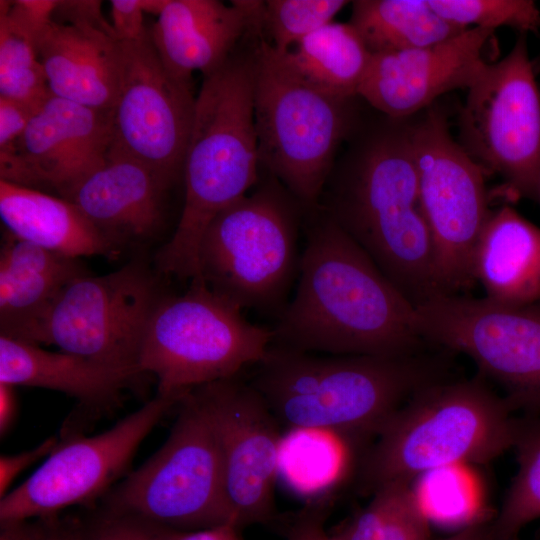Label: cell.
Wrapping results in <instances>:
<instances>
[{"label": "cell", "instance_id": "27", "mask_svg": "<svg viewBox=\"0 0 540 540\" xmlns=\"http://www.w3.org/2000/svg\"><path fill=\"white\" fill-rule=\"evenodd\" d=\"M351 3L349 23L371 54L433 45L466 30L443 19L427 0H356Z\"/></svg>", "mask_w": 540, "mask_h": 540}, {"label": "cell", "instance_id": "20", "mask_svg": "<svg viewBox=\"0 0 540 540\" xmlns=\"http://www.w3.org/2000/svg\"><path fill=\"white\" fill-rule=\"evenodd\" d=\"M263 1L166 0L150 29L167 70L192 82L218 68L259 20Z\"/></svg>", "mask_w": 540, "mask_h": 540}, {"label": "cell", "instance_id": "13", "mask_svg": "<svg viewBox=\"0 0 540 540\" xmlns=\"http://www.w3.org/2000/svg\"><path fill=\"white\" fill-rule=\"evenodd\" d=\"M182 396L157 393L102 433L67 434L28 479L0 499V524L53 517L69 507L102 500Z\"/></svg>", "mask_w": 540, "mask_h": 540}, {"label": "cell", "instance_id": "5", "mask_svg": "<svg viewBox=\"0 0 540 540\" xmlns=\"http://www.w3.org/2000/svg\"><path fill=\"white\" fill-rule=\"evenodd\" d=\"M513 409L479 380L421 388L377 433L362 463V489L373 493L437 468L497 457L514 445Z\"/></svg>", "mask_w": 540, "mask_h": 540}, {"label": "cell", "instance_id": "42", "mask_svg": "<svg viewBox=\"0 0 540 540\" xmlns=\"http://www.w3.org/2000/svg\"><path fill=\"white\" fill-rule=\"evenodd\" d=\"M241 528L234 523H224L193 531H177L174 540H244Z\"/></svg>", "mask_w": 540, "mask_h": 540}, {"label": "cell", "instance_id": "11", "mask_svg": "<svg viewBox=\"0 0 540 540\" xmlns=\"http://www.w3.org/2000/svg\"><path fill=\"white\" fill-rule=\"evenodd\" d=\"M458 143L516 195H540V90L527 34L501 60L486 62L467 89Z\"/></svg>", "mask_w": 540, "mask_h": 540}, {"label": "cell", "instance_id": "31", "mask_svg": "<svg viewBox=\"0 0 540 540\" xmlns=\"http://www.w3.org/2000/svg\"><path fill=\"white\" fill-rule=\"evenodd\" d=\"M50 95L36 42L0 18V97L41 106Z\"/></svg>", "mask_w": 540, "mask_h": 540}, {"label": "cell", "instance_id": "22", "mask_svg": "<svg viewBox=\"0 0 540 540\" xmlns=\"http://www.w3.org/2000/svg\"><path fill=\"white\" fill-rule=\"evenodd\" d=\"M52 95L110 112L117 94L120 42L88 25L52 21L37 42Z\"/></svg>", "mask_w": 540, "mask_h": 540}, {"label": "cell", "instance_id": "39", "mask_svg": "<svg viewBox=\"0 0 540 540\" xmlns=\"http://www.w3.org/2000/svg\"><path fill=\"white\" fill-rule=\"evenodd\" d=\"M59 441L50 437L29 450L0 457V499L9 491L10 485L20 473L42 458H46L56 448Z\"/></svg>", "mask_w": 540, "mask_h": 540}, {"label": "cell", "instance_id": "21", "mask_svg": "<svg viewBox=\"0 0 540 540\" xmlns=\"http://www.w3.org/2000/svg\"><path fill=\"white\" fill-rule=\"evenodd\" d=\"M89 274L81 260L5 231L0 249V336L41 345L64 290Z\"/></svg>", "mask_w": 540, "mask_h": 540}, {"label": "cell", "instance_id": "33", "mask_svg": "<svg viewBox=\"0 0 540 540\" xmlns=\"http://www.w3.org/2000/svg\"><path fill=\"white\" fill-rule=\"evenodd\" d=\"M446 21L461 28L496 30L510 27L527 34L540 28V10L533 0H427Z\"/></svg>", "mask_w": 540, "mask_h": 540}, {"label": "cell", "instance_id": "17", "mask_svg": "<svg viewBox=\"0 0 540 540\" xmlns=\"http://www.w3.org/2000/svg\"><path fill=\"white\" fill-rule=\"evenodd\" d=\"M494 32L473 27L433 45L372 54L358 97L388 117H412L443 94L470 87Z\"/></svg>", "mask_w": 540, "mask_h": 540}, {"label": "cell", "instance_id": "1", "mask_svg": "<svg viewBox=\"0 0 540 540\" xmlns=\"http://www.w3.org/2000/svg\"><path fill=\"white\" fill-rule=\"evenodd\" d=\"M292 296L275 320L273 345L332 355L399 357L423 343L415 306L369 255L317 206L303 228Z\"/></svg>", "mask_w": 540, "mask_h": 540}, {"label": "cell", "instance_id": "45", "mask_svg": "<svg viewBox=\"0 0 540 540\" xmlns=\"http://www.w3.org/2000/svg\"><path fill=\"white\" fill-rule=\"evenodd\" d=\"M0 540H30L25 522L1 525Z\"/></svg>", "mask_w": 540, "mask_h": 540}, {"label": "cell", "instance_id": "16", "mask_svg": "<svg viewBox=\"0 0 540 540\" xmlns=\"http://www.w3.org/2000/svg\"><path fill=\"white\" fill-rule=\"evenodd\" d=\"M241 375L192 389L216 435L227 504L240 528L277 517L273 492L283 440L280 423Z\"/></svg>", "mask_w": 540, "mask_h": 540}, {"label": "cell", "instance_id": "29", "mask_svg": "<svg viewBox=\"0 0 540 540\" xmlns=\"http://www.w3.org/2000/svg\"><path fill=\"white\" fill-rule=\"evenodd\" d=\"M412 488L429 523L456 531L484 520L479 481L468 465H451L417 477Z\"/></svg>", "mask_w": 540, "mask_h": 540}, {"label": "cell", "instance_id": "37", "mask_svg": "<svg viewBox=\"0 0 540 540\" xmlns=\"http://www.w3.org/2000/svg\"><path fill=\"white\" fill-rule=\"evenodd\" d=\"M40 107L0 97V153L15 149Z\"/></svg>", "mask_w": 540, "mask_h": 540}, {"label": "cell", "instance_id": "18", "mask_svg": "<svg viewBox=\"0 0 540 540\" xmlns=\"http://www.w3.org/2000/svg\"><path fill=\"white\" fill-rule=\"evenodd\" d=\"M110 112L50 95L30 120L15 150L30 188L47 186L62 198L108 159Z\"/></svg>", "mask_w": 540, "mask_h": 540}, {"label": "cell", "instance_id": "36", "mask_svg": "<svg viewBox=\"0 0 540 540\" xmlns=\"http://www.w3.org/2000/svg\"><path fill=\"white\" fill-rule=\"evenodd\" d=\"M329 500L306 503L300 510L283 515L278 527L286 540H330L325 529Z\"/></svg>", "mask_w": 540, "mask_h": 540}, {"label": "cell", "instance_id": "25", "mask_svg": "<svg viewBox=\"0 0 540 540\" xmlns=\"http://www.w3.org/2000/svg\"><path fill=\"white\" fill-rule=\"evenodd\" d=\"M0 217L18 239L72 258L120 256L76 205L0 180Z\"/></svg>", "mask_w": 540, "mask_h": 540}, {"label": "cell", "instance_id": "23", "mask_svg": "<svg viewBox=\"0 0 540 540\" xmlns=\"http://www.w3.org/2000/svg\"><path fill=\"white\" fill-rule=\"evenodd\" d=\"M141 375L0 336V383L59 391L83 407L110 408Z\"/></svg>", "mask_w": 540, "mask_h": 540}, {"label": "cell", "instance_id": "12", "mask_svg": "<svg viewBox=\"0 0 540 540\" xmlns=\"http://www.w3.org/2000/svg\"><path fill=\"white\" fill-rule=\"evenodd\" d=\"M163 277L141 254L116 271L75 279L56 303L42 344L142 376L146 329L167 293Z\"/></svg>", "mask_w": 540, "mask_h": 540}, {"label": "cell", "instance_id": "19", "mask_svg": "<svg viewBox=\"0 0 540 540\" xmlns=\"http://www.w3.org/2000/svg\"><path fill=\"white\" fill-rule=\"evenodd\" d=\"M172 186L143 163L111 152L106 162L64 199L85 215L121 255L143 251L163 237Z\"/></svg>", "mask_w": 540, "mask_h": 540}, {"label": "cell", "instance_id": "7", "mask_svg": "<svg viewBox=\"0 0 540 540\" xmlns=\"http://www.w3.org/2000/svg\"><path fill=\"white\" fill-rule=\"evenodd\" d=\"M360 100L304 82L262 34L254 78L260 166L308 209L319 205L341 147L364 116Z\"/></svg>", "mask_w": 540, "mask_h": 540}, {"label": "cell", "instance_id": "14", "mask_svg": "<svg viewBox=\"0 0 540 540\" xmlns=\"http://www.w3.org/2000/svg\"><path fill=\"white\" fill-rule=\"evenodd\" d=\"M415 316L424 341L469 356L513 408L540 411V307L437 294Z\"/></svg>", "mask_w": 540, "mask_h": 540}, {"label": "cell", "instance_id": "38", "mask_svg": "<svg viewBox=\"0 0 540 540\" xmlns=\"http://www.w3.org/2000/svg\"><path fill=\"white\" fill-rule=\"evenodd\" d=\"M110 5V24L118 42L136 41L148 32L142 0H112Z\"/></svg>", "mask_w": 540, "mask_h": 540}, {"label": "cell", "instance_id": "32", "mask_svg": "<svg viewBox=\"0 0 540 540\" xmlns=\"http://www.w3.org/2000/svg\"><path fill=\"white\" fill-rule=\"evenodd\" d=\"M346 0L263 1L261 27L266 41L283 53L319 28L333 22Z\"/></svg>", "mask_w": 540, "mask_h": 540}, {"label": "cell", "instance_id": "4", "mask_svg": "<svg viewBox=\"0 0 540 540\" xmlns=\"http://www.w3.org/2000/svg\"><path fill=\"white\" fill-rule=\"evenodd\" d=\"M248 378L280 425L346 438L375 434L439 366L414 355L302 352L271 344Z\"/></svg>", "mask_w": 540, "mask_h": 540}, {"label": "cell", "instance_id": "30", "mask_svg": "<svg viewBox=\"0 0 540 540\" xmlns=\"http://www.w3.org/2000/svg\"><path fill=\"white\" fill-rule=\"evenodd\" d=\"M513 447L518 469L492 525L494 540H514L540 518V418L518 419Z\"/></svg>", "mask_w": 540, "mask_h": 540}, {"label": "cell", "instance_id": "43", "mask_svg": "<svg viewBox=\"0 0 540 540\" xmlns=\"http://www.w3.org/2000/svg\"><path fill=\"white\" fill-rule=\"evenodd\" d=\"M15 386L0 383V436L11 430L18 415V398Z\"/></svg>", "mask_w": 540, "mask_h": 540}, {"label": "cell", "instance_id": "2", "mask_svg": "<svg viewBox=\"0 0 540 540\" xmlns=\"http://www.w3.org/2000/svg\"><path fill=\"white\" fill-rule=\"evenodd\" d=\"M410 118L364 114L339 153L318 206L416 306L439 293Z\"/></svg>", "mask_w": 540, "mask_h": 540}, {"label": "cell", "instance_id": "28", "mask_svg": "<svg viewBox=\"0 0 540 540\" xmlns=\"http://www.w3.org/2000/svg\"><path fill=\"white\" fill-rule=\"evenodd\" d=\"M429 525L409 482L395 481L374 491L368 505L329 536L330 540H429Z\"/></svg>", "mask_w": 540, "mask_h": 540}, {"label": "cell", "instance_id": "40", "mask_svg": "<svg viewBox=\"0 0 540 540\" xmlns=\"http://www.w3.org/2000/svg\"><path fill=\"white\" fill-rule=\"evenodd\" d=\"M30 540H83L81 520L60 515L25 522Z\"/></svg>", "mask_w": 540, "mask_h": 540}, {"label": "cell", "instance_id": "34", "mask_svg": "<svg viewBox=\"0 0 540 540\" xmlns=\"http://www.w3.org/2000/svg\"><path fill=\"white\" fill-rule=\"evenodd\" d=\"M83 540H174L176 530L139 515L102 507L81 521Z\"/></svg>", "mask_w": 540, "mask_h": 540}, {"label": "cell", "instance_id": "41", "mask_svg": "<svg viewBox=\"0 0 540 540\" xmlns=\"http://www.w3.org/2000/svg\"><path fill=\"white\" fill-rule=\"evenodd\" d=\"M56 15L64 20L60 23L88 25L114 35L102 14L100 1H60L53 17Z\"/></svg>", "mask_w": 540, "mask_h": 540}, {"label": "cell", "instance_id": "44", "mask_svg": "<svg viewBox=\"0 0 540 540\" xmlns=\"http://www.w3.org/2000/svg\"><path fill=\"white\" fill-rule=\"evenodd\" d=\"M446 540H494L493 528L482 520L457 530Z\"/></svg>", "mask_w": 540, "mask_h": 540}, {"label": "cell", "instance_id": "10", "mask_svg": "<svg viewBox=\"0 0 540 540\" xmlns=\"http://www.w3.org/2000/svg\"><path fill=\"white\" fill-rule=\"evenodd\" d=\"M419 201L430 233L439 294L468 286L479 234L489 214L484 171L456 141L432 104L410 118Z\"/></svg>", "mask_w": 540, "mask_h": 540}, {"label": "cell", "instance_id": "6", "mask_svg": "<svg viewBox=\"0 0 540 540\" xmlns=\"http://www.w3.org/2000/svg\"><path fill=\"white\" fill-rule=\"evenodd\" d=\"M308 210L266 173L208 225L199 247L198 278L242 311L276 320L297 282Z\"/></svg>", "mask_w": 540, "mask_h": 540}, {"label": "cell", "instance_id": "35", "mask_svg": "<svg viewBox=\"0 0 540 540\" xmlns=\"http://www.w3.org/2000/svg\"><path fill=\"white\" fill-rule=\"evenodd\" d=\"M60 1L17 0L0 2V18L37 42L53 21V15Z\"/></svg>", "mask_w": 540, "mask_h": 540}, {"label": "cell", "instance_id": "3", "mask_svg": "<svg viewBox=\"0 0 540 540\" xmlns=\"http://www.w3.org/2000/svg\"><path fill=\"white\" fill-rule=\"evenodd\" d=\"M261 37L260 28H251L225 62L203 75L183 165L180 217L153 258L165 277L199 276V247L208 225L260 179L254 78Z\"/></svg>", "mask_w": 540, "mask_h": 540}, {"label": "cell", "instance_id": "24", "mask_svg": "<svg viewBox=\"0 0 540 540\" xmlns=\"http://www.w3.org/2000/svg\"><path fill=\"white\" fill-rule=\"evenodd\" d=\"M487 299L507 306L540 299V227L510 206L490 210L472 260Z\"/></svg>", "mask_w": 540, "mask_h": 540}, {"label": "cell", "instance_id": "9", "mask_svg": "<svg viewBox=\"0 0 540 540\" xmlns=\"http://www.w3.org/2000/svg\"><path fill=\"white\" fill-rule=\"evenodd\" d=\"M177 407L178 416L165 443L115 485L102 506L176 531L234 523L210 420L192 389Z\"/></svg>", "mask_w": 540, "mask_h": 540}, {"label": "cell", "instance_id": "15", "mask_svg": "<svg viewBox=\"0 0 540 540\" xmlns=\"http://www.w3.org/2000/svg\"><path fill=\"white\" fill-rule=\"evenodd\" d=\"M117 94L110 111L111 152L133 158L173 186L182 179L196 94L164 66L150 29L120 42Z\"/></svg>", "mask_w": 540, "mask_h": 540}, {"label": "cell", "instance_id": "26", "mask_svg": "<svg viewBox=\"0 0 540 540\" xmlns=\"http://www.w3.org/2000/svg\"><path fill=\"white\" fill-rule=\"evenodd\" d=\"M284 64L318 90L341 98L358 97L372 54L349 23L331 22L283 53Z\"/></svg>", "mask_w": 540, "mask_h": 540}, {"label": "cell", "instance_id": "8", "mask_svg": "<svg viewBox=\"0 0 540 540\" xmlns=\"http://www.w3.org/2000/svg\"><path fill=\"white\" fill-rule=\"evenodd\" d=\"M271 327L250 322L243 311L201 279L181 294L167 292L144 336L139 370L157 380V393L189 390L243 374L266 356Z\"/></svg>", "mask_w": 540, "mask_h": 540}]
</instances>
